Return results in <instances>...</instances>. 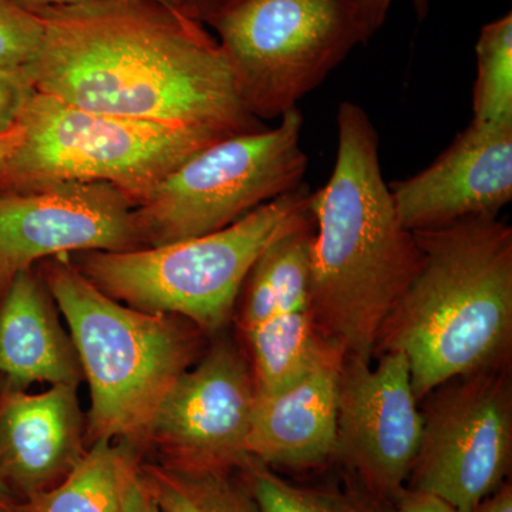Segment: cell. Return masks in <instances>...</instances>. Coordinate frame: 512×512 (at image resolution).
<instances>
[{"label": "cell", "instance_id": "cell-1", "mask_svg": "<svg viewBox=\"0 0 512 512\" xmlns=\"http://www.w3.org/2000/svg\"><path fill=\"white\" fill-rule=\"evenodd\" d=\"M36 92L70 106L222 136L265 128L239 99L224 50L204 23L157 0H89L36 13Z\"/></svg>", "mask_w": 512, "mask_h": 512}, {"label": "cell", "instance_id": "cell-2", "mask_svg": "<svg viewBox=\"0 0 512 512\" xmlns=\"http://www.w3.org/2000/svg\"><path fill=\"white\" fill-rule=\"evenodd\" d=\"M338 154L328 184L313 192L309 315L343 359H375L387 316L420 266L380 167L379 134L365 110L343 101Z\"/></svg>", "mask_w": 512, "mask_h": 512}, {"label": "cell", "instance_id": "cell-3", "mask_svg": "<svg viewBox=\"0 0 512 512\" xmlns=\"http://www.w3.org/2000/svg\"><path fill=\"white\" fill-rule=\"evenodd\" d=\"M416 275L387 316L375 356H406L417 402L456 377L510 365L512 229L470 217L414 231Z\"/></svg>", "mask_w": 512, "mask_h": 512}, {"label": "cell", "instance_id": "cell-4", "mask_svg": "<svg viewBox=\"0 0 512 512\" xmlns=\"http://www.w3.org/2000/svg\"><path fill=\"white\" fill-rule=\"evenodd\" d=\"M90 387L89 433L134 447L164 394L194 363L201 330L177 316L130 308L100 291L69 256L43 261Z\"/></svg>", "mask_w": 512, "mask_h": 512}, {"label": "cell", "instance_id": "cell-5", "mask_svg": "<svg viewBox=\"0 0 512 512\" xmlns=\"http://www.w3.org/2000/svg\"><path fill=\"white\" fill-rule=\"evenodd\" d=\"M306 184L266 202L227 228L156 248L70 255L100 291L130 308L177 316L204 333L232 318L265 249L312 217Z\"/></svg>", "mask_w": 512, "mask_h": 512}, {"label": "cell", "instance_id": "cell-6", "mask_svg": "<svg viewBox=\"0 0 512 512\" xmlns=\"http://www.w3.org/2000/svg\"><path fill=\"white\" fill-rule=\"evenodd\" d=\"M19 124L22 143L0 171V191L109 183L134 204L192 154L227 137L208 128L94 113L39 92Z\"/></svg>", "mask_w": 512, "mask_h": 512}, {"label": "cell", "instance_id": "cell-7", "mask_svg": "<svg viewBox=\"0 0 512 512\" xmlns=\"http://www.w3.org/2000/svg\"><path fill=\"white\" fill-rule=\"evenodd\" d=\"M279 120L208 144L144 192L136 201L143 247L220 231L302 185V113L295 107Z\"/></svg>", "mask_w": 512, "mask_h": 512}, {"label": "cell", "instance_id": "cell-8", "mask_svg": "<svg viewBox=\"0 0 512 512\" xmlns=\"http://www.w3.org/2000/svg\"><path fill=\"white\" fill-rule=\"evenodd\" d=\"M205 25L217 32L239 99L259 121L295 109L367 42L356 0H235Z\"/></svg>", "mask_w": 512, "mask_h": 512}, {"label": "cell", "instance_id": "cell-9", "mask_svg": "<svg viewBox=\"0 0 512 512\" xmlns=\"http://www.w3.org/2000/svg\"><path fill=\"white\" fill-rule=\"evenodd\" d=\"M510 366L456 377L421 402L419 450L406 488L473 512L510 476Z\"/></svg>", "mask_w": 512, "mask_h": 512}, {"label": "cell", "instance_id": "cell-10", "mask_svg": "<svg viewBox=\"0 0 512 512\" xmlns=\"http://www.w3.org/2000/svg\"><path fill=\"white\" fill-rule=\"evenodd\" d=\"M375 357V365L343 359L332 463L394 504L419 450L421 412L406 356L386 352Z\"/></svg>", "mask_w": 512, "mask_h": 512}, {"label": "cell", "instance_id": "cell-11", "mask_svg": "<svg viewBox=\"0 0 512 512\" xmlns=\"http://www.w3.org/2000/svg\"><path fill=\"white\" fill-rule=\"evenodd\" d=\"M143 247L130 195L109 183L63 181L0 191V282L36 262Z\"/></svg>", "mask_w": 512, "mask_h": 512}, {"label": "cell", "instance_id": "cell-12", "mask_svg": "<svg viewBox=\"0 0 512 512\" xmlns=\"http://www.w3.org/2000/svg\"><path fill=\"white\" fill-rule=\"evenodd\" d=\"M255 404L248 357L232 340L218 339L171 384L144 441L160 448L163 460L238 467L248 457Z\"/></svg>", "mask_w": 512, "mask_h": 512}, {"label": "cell", "instance_id": "cell-13", "mask_svg": "<svg viewBox=\"0 0 512 512\" xmlns=\"http://www.w3.org/2000/svg\"><path fill=\"white\" fill-rule=\"evenodd\" d=\"M389 190L403 227L412 232L498 217L512 200V124L471 121L433 164Z\"/></svg>", "mask_w": 512, "mask_h": 512}, {"label": "cell", "instance_id": "cell-14", "mask_svg": "<svg viewBox=\"0 0 512 512\" xmlns=\"http://www.w3.org/2000/svg\"><path fill=\"white\" fill-rule=\"evenodd\" d=\"M83 424L76 386L6 394L0 400V480L22 501L55 487L86 453Z\"/></svg>", "mask_w": 512, "mask_h": 512}, {"label": "cell", "instance_id": "cell-15", "mask_svg": "<svg viewBox=\"0 0 512 512\" xmlns=\"http://www.w3.org/2000/svg\"><path fill=\"white\" fill-rule=\"evenodd\" d=\"M343 356L326 346L298 379L256 396L247 454L265 466L305 471L333 461Z\"/></svg>", "mask_w": 512, "mask_h": 512}, {"label": "cell", "instance_id": "cell-16", "mask_svg": "<svg viewBox=\"0 0 512 512\" xmlns=\"http://www.w3.org/2000/svg\"><path fill=\"white\" fill-rule=\"evenodd\" d=\"M0 302V372L13 386H79L83 370L73 340L60 326L42 276L18 272Z\"/></svg>", "mask_w": 512, "mask_h": 512}, {"label": "cell", "instance_id": "cell-17", "mask_svg": "<svg viewBox=\"0 0 512 512\" xmlns=\"http://www.w3.org/2000/svg\"><path fill=\"white\" fill-rule=\"evenodd\" d=\"M313 237L311 217L275 239L259 256L242 289V333L279 313L309 311Z\"/></svg>", "mask_w": 512, "mask_h": 512}, {"label": "cell", "instance_id": "cell-18", "mask_svg": "<svg viewBox=\"0 0 512 512\" xmlns=\"http://www.w3.org/2000/svg\"><path fill=\"white\" fill-rule=\"evenodd\" d=\"M137 468L164 512H261L238 467L138 460Z\"/></svg>", "mask_w": 512, "mask_h": 512}, {"label": "cell", "instance_id": "cell-19", "mask_svg": "<svg viewBox=\"0 0 512 512\" xmlns=\"http://www.w3.org/2000/svg\"><path fill=\"white\" fill-rule=\"evenodd\" d=\"M256 396L278 392L318 359L326 343L313 328L309 311L279 313L244 332Z\"/></svg>", "mask_w": 512, "mask_h": 512}, {"label": "cell", "instance_id": "cell-20", "mask_svg": "<svg viewBox=\"0 0 512 512\" xmlns=\"http://www.w3.org/2000/svg\"><path fill=\"white\" fill-rule=\"evenodd\" d=\"M238 470L261 512H396L393 503L370 493L346 473L342 484H298L249 456Z\"/></svg>", "mask_w": 512, "mask_h": 512}, {"label": "cell", "instance_id": "cell-21", "mask_svg": "<svg viewBox=\"0 0 512 512\" xmlns=\"http://www.w3.org/2000/svg\"><path fill=\"white\" fill-rule=\"evenodd\" d=\"M126 444L93 440L72 473L22 501V512H121L120 464Z\"/></svg>", "mask_w": 512, "mask_h": 512}, {"label": "cell", "instance_id": "cell-22", "mask_svg": "<svg viewBox=\"0 0 512 512\" xmlns=\"http://www.w3.org/2000/svg\"><path fill=\"white\" fill-rule=\"evenodd\" d=\"M473 123L512 124V15L485 25L478 37Z\"/></svg>", "mask_w": 512, "mask_h": 512}, {"label": "cell", "instance_id": "cell-23", "mask_svg": "<svg viewBox=\"0 0 512 512\" xmlns=\"http://www.w3.org/2000/svg\"><path fill=\"white\" fill-rule=\"evenodd\" d=\"M45 23L13 0H0V67L28 69L45 42Z\"/></svg>", "mask_w": 512, "mask_h": 512}, {"label": "cell", "instance_id": "cell-24", "mask_svg": "<svg viewBox=\"0 0 512 512\" xmlns=\"http://www.w3.org/2000/svg\"><path fill=\"white\" fill-rule=\"evenodd\" d=\"M36 93L28 69L0 67V134L18 126L29 100Z\"/></svg>", "mask_w": 512, "mask_h": 512}, {"label": "cell", "instance_id": "cell-25", "mask_svg": "<svg viewBox=\"0 0 512 512\" xmlns=\"http://www.w3.org/2000/svg\"><path fill=\"white\" fill-rule=\"evenodd\" d=\"M137 463L136 448L126 444L120 464L121 512H164L141 481Z\"/></svg>", "mask_w": 512, "mask_h": 512}, {"label": "cell", "instance_id": "cell-26", "mask_svg": "<svg viewBox=\"0 0 512 512\" xmlns=\"http://www.w3.org/2000/svg\"><path fill=\"white\" fill-rule=\"evenodd\" d=\"M392 2L393 0H356L357 12L367 40L383 25ZM414 6L420 19L429 13V0H414Z\"/></svg>", "mask_w": 512, "mask_h": 512}, {"label": "cell", "instance_id": "cell-27", "mask_svg": "<svg viewBox=\"0 0 512 512\" xmlns=\"http://www.w3.org/2000/svg\"><path fill=\"white\" fill-rule=\"evenodd\" d=\"M394 507L396 512H460L439 497L409 488H404Z\"/></svg>", "mask_w": 512, "mask_h": 512}, {"label": "cell", "instance_id": "cell-28", "mask_svg": "<svg viewBox=\"0 0 512 512\" xmlns=\"http://www.w3.org/2000/svg\"><path fill=\"white\" fill-rule=\"evenodd\" d=\"M177 2L180 10L205 25L208 19L220 13L235 0H177Z\"/></svg>", "mask_w": 512, "mask_h": 512}, {"label": "cell", "instance_id": "cell-29", "mask_svg": "<svg viewBox=\"0 0 512 512\" xmlns=\"http://www.w3.org/2000/svg\"><path fill=\"white\" fill-rule=\"evenodd\" d=\"M473 512H512V485L505 481L493 494L485 497Z\"/></svg>", "mask_w": 512, "mask_h": 512}, {"label": "cell", "instance_id": "cell-30", "mask_svg": "<svg viewBox=\"0 0 512 512\" xmlns=\"http://www.w3.org/2000/svg\"><path fill=\"white\" fill-rule=\"evenodd\" d=\"M13 2L18 3L20 8L29 10V12L39 13L50 8L79 5V3L89 2V0H13ZM157 2L180 9L177 0H157Z\"/></svg>", "mask_w": 512, "mask_h": 512}, {"label": "cell", "instance_id": "cell-31", "mask_svg": "<svg viewBox=\"0 0 512 512\" xmlns=\"http://www.w3.org/2000/svg\"><path fill=\"white\" fill-rule=\"evenodd\" d=\"M23 138V128L18 123V126L13 127L8 133L0 134V171L3 170L9 158L13 156L16 148L20 146Z\"/></svg>", "mask_w": 512, "mask_h": 512}, {"label": "cell", "instance_id": "cell-32", "mask_svg": "<svg viewBox=\"0 0 512 512\" xmlns=\"http://www.w3.org/2000/svg\"><path fill=\"white\" fill-rule=\"evenodd\" d=\"M0 512H22V500H19L2 480H0Z\"/></svg>", "mask_w": 512, "mask_h": 512}, {"label": "cell", "instance_id": "cell-33", "mask_svg": "<svg viewBox=\"0 0 512 512\" xmlns=\"http://www.w3.org/2000/svg\"><path fill=\"white\" fill-rule=\"evenodd\" d=\"M3 291H5V286L0 282V295H2Z\"/></svg>", "mask_w": 512, "mask_h": 512}]
</instances>
